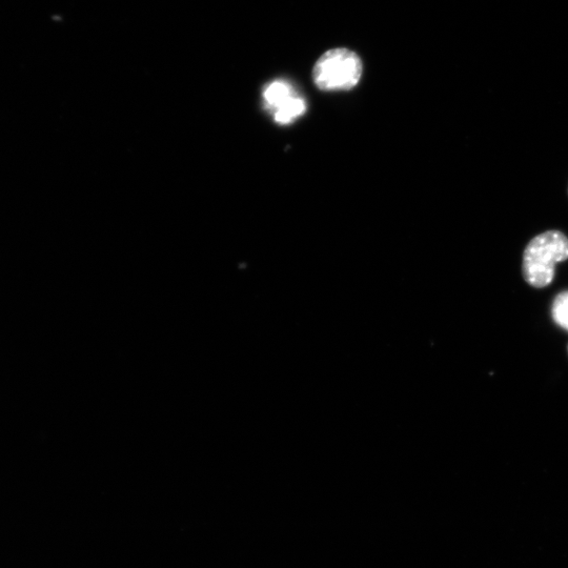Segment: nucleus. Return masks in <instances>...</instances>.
<instances>
[{
    "label": "nucleus",
    "instance_id": "2",
    "mask_svg": "<svg viewBox=\"0 0 568 568\" xmlns=\"http://www.w3.org/2000/svg\"><path fill=\"white\" fill-rule=\"evenodd\" d=\"M362 70L361 59L356 53L348 49H334L318 59L313 79L321 91H348L358 85Z\"/></svg>",
    "mask_w": 568,
    "mask_h": 568
},
{
    "label": "nucleus",
    "instance_id": "4",
    "mask_svg": "<svg viewBox=\"0 0 568 568\" xmlns=\"http://www.w3.org/2000/svg\"><path fill=\"white\" fill-rule=\"evenodd\" d=\"M552 313L558 326L568 331V292L561 293L555 298Z\"/></svg>",
    "mask_w": 568,
    "mask_h": 568
},
{
    "label": "nucleus",
    "instance_id": "3",
    "mask_svg": "<svg viewBox=\"0 0 568 568\" xmlns=\"http://www.w3.org/2000/svg\"><path fill=\"white\" fill-rule=\"evenodd\" d=\"M266 109L273 115L275 123L286 126L293 124L306 114L307 100L304 99L288 80L276 79L269 83L262 94Z\"/></svg>",
    "mask_w": 568,
    "mask_h": 568
},
{
    "label": "nucleus",
    "instance_id": "1",
    "mask_svg": "<svg viewBox=\"0 0 568 568\" xmlns=\"http://www.w3.org/2000/svg\"><path fill=\"white\" fill-rule=\"evenodd\" d=\"M568 259V238L559 231H547L531 240L524 250L522 273L532 287L550 286L558 262Z\"/></svg>",
    "mask_w": 568,
    "mask_h": 568
}]
</instances>
